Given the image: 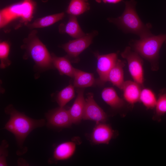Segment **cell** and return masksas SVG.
Wrapping results in <instances>:
<instances>
[{
  "label": "cell",
  "mask_w": 166,
  "mask_h": 166,
  "mask_svg": "<svg viewBox=\"0 0 166 166\" xmlns=\"http://www.w3.org/2000/svg\"><path fill=\"white\" fill-rule=\"evenodd\" d=\"M125 7L122 14L117 18H110L109 21L118 26L125 33L139 36L140 39H145L153 35L151 32L150 23L144 24L138 15L136 9L135 0L124 2Z\"/></svg>",
  "instance_id": "6da1fadb"
},
{
  "label": "cell",
  "mask_w": 166,
  "mask_h": 166,
  "mask_svg": "<svg viewBox=\"0 0 166 166\" xmlns=\"http://www.w3.org/2000/svg\"><path fill=\"white\" fill-rule=\"evenodd\" d=\"M5 111L6 113L10 115V118L4 129L14 135L18 145L21 147L32 131L45 124L44 119L35 120L30 118L16 110L11 105L8 106Z\"/></svg>",
  "instance_id": "7a4b0ae2"
},
{
  "label": "cell",
  "mask_w": 166,
  "mask_h": 166,
  "mask_svg": "<svg viewBox=\"0 0 166 166\" xmlns=\"http://www.w3.org/2000/svg\"><path fill=\"white\" fill-rule=\"evenodd\" d=\"M166 39V34L153 35L145 39L132 40L129 45L131 49L150 63L153 71L159 69L160 49Z\"/></svg>",
  "instance_id": "3957f363"
},
{
  "label": "cell",
  "mask_w": 166,
  "mask_h": 166,
  "mask_svg": "<svg viewBox=\"0 0 166 166\" xmlns=\"http://www.w3.org/2000/svg\"><path fill=\"white\" fill-rule=\"evenodd\" d=\"M34 4L31 0H23L2 9L0 12V26L2 28L16 19L20 18L25 24L33 16Z\"/></svg>",
  "instance_id": "277c9868"
},
{
  "label": "cell",
  "mask_w": 166,
  "mask_h": 166,
  "mask_svg": "<svg viewBox=\"0 0 166 166\" xmlns=\"http://www.w3.org/2000/svg\"><path fill=\"white\" fill-rule=\"evenodd\" d=\"M26 43V50L36 66L45 69L53 67L52 56L38 38L34 37Z\"/></svg>",
  "instance_id": "5b68a950"
},
{
  "label": "cell",
  "mask_w": 166,
  "mask_h": 166,
  "mask_svg": "<svg viewBox=\"0 0 166 166\" xmlns=\"http://www.w3.org/2000/svg\"><path fill=\"white\" fill-rule=\"evenodd\" d=\"M97 34V31H94L63 45L62 48L67 53L65 57L72 62H78L79 55L91 44Z\"/></svg>",
  "instance_id": "8992f818"
},
{
  "label": "cell",
  "mask_w": 166,
  "mask_h": 166,
  "mask_svg": "<svg viewBox=\"0 0 166 166\" xmlns=\"http://www.w3.org/2000/svg\"><path fill=\"white\" fill-rule=\"evenodd\" d=\"M121 55L127 61L129 72L133 81L143 87L144 79L142 57L130 46L126 47Z\"/></svg>",
  "instance_id": "52a82bcc"
},
{
  "label": "cell",
  "mask_w": 166,
  "mask_h": 166,
  "mask_svg": "<svg viewBox=\"0 0 166 166\" xmlns=\"http://www.w3.org/2000/svg\"><path fill=\"white\" fill-rule=\"evenodd\" d=\"M97 60V71L99 76L98 82L103 85L108 81L109 72L117 62V53H111L105 54L95 53Z\"/></svg>",
  "instance_id": "ba28073f"
},
{
  "label": "cell",
  "mask_w": 166,
  "mask_h": 166,
  "mask_svg": "<svg viewBox=\"0 0 166 166\" xmlns=\"http://www.w3.org/2000/svg\"><path fill=\"white\" fill-rule=\"evenodd\" d=\"M85 101L82 119L94 121L97 123L105 122L108 118L107 115L94 100L93 94L88 93Z\"/></svg>",
  "instance_id": "9c48e42d"
},
{
  "label": "cell",
  "mask_w": 166,
  "mask_h": 166,
  "mask_svg": "<svg viewBox=\"0 0 166 166\" xmlns=\"http://www.w3.org/2000/svg\"><path fill=\"white\" fill-rule=\"evenodd\" d=\"M48 125L56 128L70 126L73 123L69 110L59 107L49 112L46 114Z\"/></svg>",
  "instance_id": "30bf717a"
},
{
  "label": "cell",
  "mask_w": 166,
  "mask_h": 166,
  "mask_svg": "<svg viewBox=\"0 0 166 166\" xmlns=\"http://www.w3.org/2000/svg\"><path fill=\"white\" fill-rule=\"evenodd\" d=\"M114 135V131L110 126L104 123H99L94 128L91 137L95 144H108Z\"/></svg>",
  "instance_id": "8fae6325"
},
{
  "label": "cell",
  "mask_w": 166,
  "mask_h": 166,
  "mask_svg": "<svg viewBox=\"0 0 166 166\" xmlns=\"http://www.w3.org/2000/svg\"><path fill=\"white\" fill-rule=\"evenodd\" d=\"M84 92L83 88H78L77 91V97L69 110L73 123H78L82 119L86 103Z\"/></svg>",
  "instance_id": "7c38bea8"
},
{
  "label": "cell",
  "mask_w": 166,
  "mask_h": 166,
  "mask_svg": "<svg viewBox=\"0 0 166 166\" xmlns=\"http://www.w3.org/2000/svg\"><path fill=\"white\" fill-rule=\"evenodd\" d=\"M142 88V87L134 81H125L122 89L124 100L131 105L140 101Z\"/></svg>",
  "instance_id": "4fadbf2b"
},
{
  "label": "cell",
  "mask_w": 166,
  "mask_h": 166,
  "mask_svg": "<svg viewBox=\"0 0 166 166\" xmlns=\"http://www.w3.org/2000/svg\"><path fill=\"white\" fill-rule=\"evenodd\" d=\"M125 62L118 59L108 74V81L122 90L124 82L123 68Z\"/></svg>",
  "instance_id": "5bb4252c"
},
{
  "label": "cell",
  "mask_w": 166,
  "mask_h": 166,
  "mask_svg": "<svg viewBox=\"0 0 166 166\" xmlns=\"http://www.w3.org/2000/svg\"><path fill=\"white\" fill-rule=\"evenodd\" d=\"M76 148V144L73 141H69L61 143L54 149L53 158L56 160H67L73 155Z\"/></svg>",
  "instance_id": "9a60e30c"
},
{
  "label": "cell",
  "mask_w": 166,
  "mask_h": 166,
  "mask_svg": "<svg viewBox=\"0 0 166 166\" xmlns=\"http://www.w3.org/2000/svg\"><path fill=\"white\" fill-rule=\"evenodd\" d=\"M59 31L65 33L75 39L84 36L86 34L81 28L76 16L70 15L68 21L65 24L61 25Z\"/></svg>",
  "instance_id": "2e32d148"
},
{
  "label": "cell",
  "mask_w": 166,
  "mask_h": 166,
  "mask_svg": "<svg viewBox=\"0 0 166 166\" xmlns=\"http://www.w3.org/2000/svg\"><path fill=\"white\" fill-rule=\"evenodd\" d=\"M73 85L78 88L93 86L95 82L93 73L85 72L74 68Z\"/></svg>",
  "instance_id": "e0dca14e"
},
{
  "label": "cell",
  "mask_w": 166,
  "mask_h": 166,
  "mask_svg": "<svg viewBox=\"0 0 166 166\" xmlns=\"http://www.w3.org/2000/svg\"><path fill=\"white\" fill-rule=\"evenodd\" d=\"M101 96L105 102L113 108L119 109L125 105L124 100L119 97L113 88H105L102 91Z\"/></svg>",
  "instance_id": "ac0fdd59"
},
{
  "label": "cell",
  "mask_w": 166,
  "mask_h": 166,
  "mask_svg": "<svg viewBox=\"0 0 166 166\" xmlns=\"http://www.w3.org/2000/svg\"><path fill=\"white\" fill-rule=\"evenodd\" d=\"M51 56L53 65L60 74L73 78L74 68L72 66L69 59L65 57H59L53 54Z\"/></svg>",
  "instance_id": "d6986e66"
},
{
  "label": "cell",
  "mask_w": 166,
  "mask_h": 166,
  "mask_svg": "<svg viewBox=\"0 0 166 166\" xmlns=\"http://www.w3.org/2000/svg\"><path fill=\"white\" fill-rule=\"evenodd\" d=\"M64 13L52 14L38 18L29 25L31 28H41L50 26L62 19Z\"/></svg>",
  "instance_id": "ffe728a7"
},
{
  "label": "cell",
  "mask_w": 166,
  "mask_h": 166,
  "mask_svg": "<svg viewBox=\"0 0 166 166\" xmlns=\"http://www.w3.org/2000/svg\"><path fill=\"white\" fill-rule=\"evenodd\" d=\"M153 117L154 120L160 122L162 116L166 113V89L160 91Z\"/></svg>",
  "instance_id": "44dd1931"
},
{
  "label": "cell",
  "mask_w": 166,
  "mask_h": 166,
  "mask_svg": "<svg viewBox=\"0 0 166 166\" xmlns=\"http://www.w3.org/2000/svg\"><path fill=\"white\" fill-rule=\"evenodd\" d=\"M90 9L87 0H71L67 13L70 15L77 16L84 13Z\"/></svg>",
  "instance_id": "7402d4cb"
},
{
  "label": "cell",
  "mask_w": 166,
  "mask_h": 166,
  "mask_svg": "<svg viewBox=\"0 0 166 166\" xmlns=\"http://www.w3.org/2000/svg\"><path fill=\"white\" fill-rule=\"evenodd\" d=\"M157 99L155 93L152 90L148 88H144L142 89L140 97V101L147 109H154Z\"/></svg>",
  "instance_id": "603a6c76"
},
{
  "label": "cell",
  "mask_w": 166,
  "mask_h": 166,
  "mask_svg": "<svg viewBox=\"0 0 166 166\" xmlns=\"http://www.w3.org/2000/svg\"><path fill=\"white\" fill-rule=\"evenodd\" d=\"M74 86L70 84L58 93L56 101L59 107H64L66 104L74 98L75 96Z\"/></svg>",
  "instance_id": "cb8c5ba5"
},
{
  "label": "cell",
  "mask_w": 166,
  "mask_h": 166,
  "mask_svg": "<svg viewBox=\"0 0 166 166\" xmlns=\"http://www.w3.org/2000/svg\"><path fill=\"white\" fill-rule=\"evenodd\" d=\"M10 47L9 44L5 42L0 43V58L1 60L0 68H5L9 66L10 61L8 59Z\"/></svg>",
  "instance_id": "d4e9b609"
},
{
  "label": "cell",
  "mask_w": 166,
  "mask_h": 166,
  "mask_svg": "<svg viewBox=\"0 0 166 166\" xmlns=\"http://www.w3.org/2000/svg\"><path fill=\"white\" fill-rule=\"evenodd\" d=\"M8 146L6 140L2 142L0 146V166H6V157L8 156L7 148Z\"/></svg>",
  "instance_id": "484cf974"
},
{
  "label": "cell",
  "mask_w": 166,
  "mask_h": 166,
  "mask_svg": "<svg viewBox=\"0 0 166 166\" xmlns=\"http://www.w3.org/2000/svg\"><path fill=\"white\" fill-rule=\"evenodd\" d=\"M122 0H96V2L99 3L103 2L105 3H108L113 4L118 3Z\"/></svg>",
  "instance_id": "4316f807"
},
{
  "label": "cell",
  "mask_w": 166,
  "mask_h": 166,
  "mask_svg": "<svg viewBox=\"0 0 166 166\" xmlns=\"http://www.w3.org/2000/svg\"><path fill=\"white\" fill-rule=\"evenodd\" d=\"M165 43H166V40H165Z\"/></svg>",
  "instance_id": "83f0119b"
}]
</instances>
